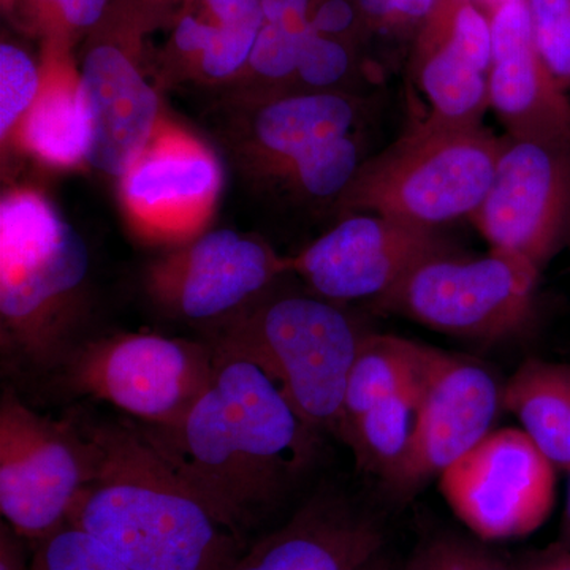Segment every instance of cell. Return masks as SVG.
<instances>
[{
	"label": "cell",
	"mask_w": 570,
	"mask_h": 570,
	"mask_svg": "<svg viewBox=\"0 0 570 570\" xmlns=\"http://www.w3.org/2000/svg\"><path fill=\"white\" fill-rule=\"evenodd\" d=\"M167 463L242 531L309 466L318 442L279 385L246 360H216L208 387L174 426H138Z\"/></svg>",
	"instance_id": "6da1fadb"
},
{
	"label": "cell",
	"mask_w": 570,
	"mask_h": 570,
	"mask_svg": "<svg viewBox=\"0 0 570 570\" xmlns=\"http://www.w3.org/2000/svg\"><path fill=\"white\" fill-rule=\"evenodd\" d=\"M97 474L67 524L99 539L130 570H225L243 553L232 527L130 423L86 426Z\"/></svg>",
	"instance_id": "7a4b0ae2"
},
{
	"label": "cell",
	"mask_w": 570,
	"mask_h": 570,
	"mask_svg": "<svg viewBox=\"0 0 570 570\" xmlns=\"http://www.w3.org/2000/svg\"><path fill=\"white\" fill-rule=\"evenodd\" d=\"M89 250L32 187L0 202V325L3 354L32 371L61 370L88 303Z\"/></svg>",
	"instance_id": "3957f363"
},
{
	"label": "cell",
	"mask_w": 570,
	"mask_h": 570,
	"mask_svg": "<svg viewBox=\"0 0 570 570\" xmlns=\"http://www.w3.org/2000/svg\"><path fill=\"white\" fill-rule=\"evenodd\" d=\"M219 325L216 360L262 367L314 430L340 438L348 373L370 333L351 314L317 295L262 296Z\"/></svg>",
	"instance_id": "277c9868"
},
{
	"label": "cell",
	"mask_w": 570,
	"mask_h": 570,
	"mask_svg": "<svg viewBox=\"0 0 570 570\" xmlns=\"http://www.w3.org/2000/svg\"><path fill=\"white\" fill-rule=\"evenodd\" d=\"M504 138L426 118L370 157L337 205L434 228L469 217L489 190Z\"/></svg>",
	"instance_id": "5b68a950"
},
{
	"label": "cell",
	"mask_w": 570,
	"mask_h": 570,
	"mask_svg": "<svg viewBox=\"0 0 570 570\" xmlns=\"http://www.w3.org/2000/svg\"><path fill=\"white\" fill-rule=\"evenodd\" d=\"M540 269L520 255L482 257L444 250L415 265L374 299V311L466 340L504 341L534 318Z\"/></svg>",
	"instance_id": "8992f818"
},
{
	"label": "cell",
	"mask_w": 570,
	"mask_h": 570,
	"mask_svg": "<svg viewBox=\"0 0 570 570\" xmlns=\"http://www.w3.org/2000/svg\"><path fill=\"white\" fill-rule=\"evenodd\" d=\"M61 370L81 395L107 401L148 426L186 417L216 371L212 344L122 333L81 343Z\"/></svg>",
	"instance_id": "52a82bcc"
},
{
	"label": "cell",
	"mask_w": 570,
	"mask_h": 570,
	"mask_svg": "<svg viewBox=\"0 0 570 570\" xmlns=\"http://www.w3.org/2000/svg\"><path fill=\"white\" fill-rule=\"evenodd\" d=\"M99 463V444L86 426L43 417L6 390L0 403V510L20 538L41 540L63 527Z\"/></svg>",
	"instance_id": "ba28073f"
},
{
	"label": "cell",
	"mask_w": 570,
	"mask_h": 570,
	"mask_svg": "<svg viewBox=\"0 0 570 570\" xmlns=\"http://www.w3.org/2000/svg\"><path fill=\"white\" fill-rule=\"evenodd\" d=\"M456 517L483 540L538 531L557 499V468L519 428L487 434L439 478Z\"/></svg>",
	"instance_id": "9c48e42d"
},
{
	"label": "cell",
	"mask_w": 570,
	"mask_h": 570,
	"mask_svg": "<svg viewBox=\"0 0 570 570\" xmlns=\"http://www.w3.org/2000/svg\"><path fill=\"white\" fill-rule=\"evenodd\" d=\"M502 392L504 382L482 363L428 346L417 425L403 459L382 480L389 494L412 497L474 449L504 409Z\"/></svg>",
	"instance_id": "30bf717a"
},
{
	"label": "cell",
	"mask_w": 570,
	"mask_h": 570,
	"mask_svg": "<svg viewBox=\"0 0 570 570\" xmlns=\"http://www.w3.org/2000/svg\"><path fill=\"white\" fill-rule=\"evenodd\" d=\"M469 219L490 249L542 269L570 227V148L504 137L489 190Z\"/></svg>",
	"instance_id": "8fae6325"
},
{
	"label": "cell",
	"mask_w": 570,
	"mask_h": 570,
	"mask_svg": "<svg viewBox=\"0 0 570 570\" xmlns=\"http://www.w3.org/2000/svg\"><path fill=\"white\" fill-rule=\"evenodd\" d=\"M284 275L287 257L264 239L219 228L157 258L146 273V288L175 316L220 324L258 302Z\"/></svg>",
	"instance_id": "7c38bea8"
},
{
	"label": "cell",
	"mask_w": 570,
	"mask_h": 570,
	"mask_svg": "<svg viewBox=\"0 0 570 570\" xmlns=\"http://www.w3.org/2000/svg\"><path fill=\"white\" fill-rule=\"evenodd\" d=\"M223 179L216 154L164 116L146 148L119 178L122 212L142 238L184 245L205 234Z\"/></svg>",
	"instance_id": "4fadbf2b"
},
{
	"label": "cell",
	"mask_w": 570,
	"mask_h": 570,
	"mask_svg": "<svg viewBox=\"0 0 570 570\" xmlns=\"http://www.w3.org/2000/svg\"><path fill=\"white\" fill-rule=\"evenodd\" d=\"M449 250L434 228L373 213L347 214L306 249L287 257L288 275L328 302L373 303L430 255Z\"/></svg>",
	"instance_id": "5bb4252c"
},
{
	"label": "cell",
	"mask_w": 570,
	"mask_h": 570,
	"mask_svg": "<svg viewBox=\"0 0 570 570\" xmlns=\"http://www.w3.org/2000/svg\"><path fill=\"white\" fill-rule=\"evenodd\" d=\"M490 67L489 14L474 0H438L412 47V77L430 104L428 118L482 126Z\"/></svg>",
	"instance_id": "9a60e30c"
},
{
	"label": "cell",
	"mask_w": 570,
	"mask_h": 570,
	"mask_svg": "<svg viewBox=\"0 0 570 570\" xmlns=\"http://www.w3.org/2000/svg\"><path fill=\"white\" fill-rule=\"evenodd\" d=\"M490 26L489 100L505 137L570 148L569 92L540 56L527 0L499 7Z\"/></svg>",
	"instance_id": "2e32d148"
},
{
	"label": "cell",
	"mask_w": 570,
	"mask_h": 570,
	"mask_svg": "<svg viewBox=\"0 0 570 570\" xmlns=\"http://www.w3.org/2000/svg\"><path fill=\"white\" fill-rule=\"evenodd\" d=\"M89 124L88 165L121 178L164 119L156 86L132 55L115 43H97L81 62Z\"/></svg>",
	"instance_id": "e0dca14e"
},
{
	"label": "cell",
	"mask_w": 570,
	"mask_h": 570,
	"mask_svg": "<svg viewBox=\"0 0 570 570\" xmlns=\"http://www.w3.org/2000/svg\"><path fill=\"white\" fill-rule=\"evenodd\" d=\"M381 547L376 521L337 499L318 498L225 570H360Z\"/></svg>",
	"instance_id": "ac0fdd59"
},
{
	"label": "cell",
	"mask_w": 570,
	"mask_h": 570,
	"mask_svg": "<svg viewBox=\"0 0 570 570\" xmlns=\"http://www.w3.org/2000/svg\"><path fill=\"white\" fill-rule=\"evenodd\" d=\"M247 151L254 170L277 179L303 154L355 134L367 100L360 94L288 92L253 102Z\"/></svg>",
	"instance_id": "d6986e66"
},
{
	"label": "cell",
	"mask_w": 570,
	"mask_h": 570,
	"mask_svg": "<svg viewBox=\"0 0 570 570\" xmlns=\"http://www.w3.org/2000/svg\"><path fill=\"white\" fill-rule=\"evenodd\" d=\"M9 142L48 167L88 165L91 124L80 70L58 58L41 67L39 96Z\"/></svg>",
	"instance_id": "ffe728a7"
},
{
	"label": "cell",
	"mask_w": 570,
	"mask_h": 570,
	"mask_svg": "<svg viewBox=\"0 0 570 570\" xmlns=\"http://www.w3.org/2000/svg\"><path fill=\"white\" fill-rule=\"evenodd\" d=\"M502 406L553 466L570 474V365L528 358L504 382Z\"/></svg>",
	"instance_id": "44dd1931"
},
{
	"label": "cell",
	"mask_w": 570,
	"mask_h": 570,
	"mask_svg": "<svg viewBox=\"0 0 570 570\" xmlns=\"http://www.w3.org/2000/svg\"><path fill=\"white\" fill-rule=\"evenodd\" d=\"M426 351L425 344L406 337L367 333L348 373L341 431L379 401L415 387Z\"/></svg>",
	"instance_id": "7402d4cb"
},
{
	"label": "cell",
	"mask_w": 570,
	"mask_h": 570,
	"mask_svg": "<svg viewBox=\"0 0 570 570\" xmlns=\"http://www.w3.org/2000/svg\"><path fill=\"white\" fill-rule=\"evenodd\" d=\"M420 382L379 401L373 407L351 420L341 431V441L351 448L356 466L384 480L414 436L419 415Z\"/></svg>",
	"instance_id": "603a6c76"
},
{
	"label": "cell",
	"mask_w": 570,
	"mask_h": 570,
	"mask_svg": "<svg viewBox=\"0 0 570 570\" xmlns=\"http://www.w3.org/2000/svg\"><path fill=\"white\" fill-rule=\"evenodd\" d=\"M358 132L335 138L295 160L276 181L307 200H340L365 163V146Z\"/></svg>",
	"instance_id": "cb8c5ba5"
},
{
	"label": "cell",
	"mask_w": 570,
	"mask_h": 570,
	"mask_svg": "<svg viewBox=\"0 0 570 570\" xmlns=\"http://www.w3.org/2000/svg\"><path fill=\"white\" fill-rule=\"evenodd\" d=\"M363 86L365 70L360 62L358 47L335 37L322 36L311 28L288 92H346L363 96L360 92Z\"/></svg>",
	"instance_id": "d4e9b609"
},
{
	"label": "cell",
	"mask_w": 570,
	"mask_h": 570,
	"mask_svg": "<svg viewBox=\"0 0 570 570\" xmlns=\"http://www.w3.org/2000/svg\"><path fill=\"white\" fill-rule=\"evenodd\" d=\"M29 570H130L99 539L63 524L39 540Z\"/></svg>",
	"instance_id": "484cf974"
},
{
	"label": "cell",
	"mask_w": 570,
	"mask_h": 570,
	"mask_svg": "<svg viewBox=\"0 0 570 570\" xmlns=\"http://www.w3.org/2000/svg\"><path fill=\"white\" fill-rule=\"evenodd\" d=\"M41 86V69L28 52L11 43L0 47V137L9 142L31 110Z\"/></svg>",
	"instance_id": "4316f807"
},
{
	"label": "cell",
	"mask_w": 570,
	"mask_h": 570,
	"mask_svg": "<svg viewBox=\"0 0 570 570\" xmlns=\"http://www.w3.org/2000/svg\"><path fill=\"white\" fill-rule=\"evenodd\" d=\"M527 7L543 62L570 92V0H527Z\"/></svg>",
	"instance_id": "83f0119b"
},
{
	"label": "cell",
	"mask_w": 570,
	"mask_h": 570,
	"mask_svg": "<svg viewBox=\"0 0 570 570\" xmlns=\"http://www.w3.org/2000/svg\"><path fill=\"white\" fill-rule=\"evenodd\" d=\"M371 33L415 39L438 0H356Z\"/></svg>",
	"instance_id": "f1b7e54d"
},
{
	"label": "cell",
	"mask_w": 570,
	"mask_h": 570,
	"mask_svg": "<svg viewBox=\"0 0 570 570\" xmlns=\"http://www.w3.org/2000/svg\"><path fill=\"white\" fill-rule=\"evenodd\" d=\"M406 570H515L474 543L448 539L430 543Z\"/></svg>",
	"instance_id": "f546056e"
},
{
	"label": "cell",
	"mask_w": 570,
	"mask_h": 570,
	"mask_svg": "<svg viewBox=\"0 0 570 570\" xmlns=\"http://www.w3.org/2000/svg\"><path fill=\"white\" fill-rule=\"evenodd\" d=\"M311 28L356 47L371 33L356 0H317L311 14Z\"/></svg>",
	"instance_id": "4dcf8cb0"
},
{
	"label": "cell",
	"mask_w": 570,
	"mask_h": 570,
	"mask_svg": "<svg viewBox=\"0 0 570 570\" xmlns=\"http://www.w3.org/2000/svg\"><path fill=\"white\" fill-rule=\"evenodd\" d=\"M48 2L59 10L66 24L86 29L100 21L108 0H48Z\"/></svg>",
	"instance_id": "1f68e13d"
},
{
	"label": "cell",
	"mask_w": 570,
	"mask_h": 570,
	"mask_svg": "<svg viewBox=\"0 0 570 570\" xmlns=\"http://www.w3.org/2000/svg\"><path fill=\"white\" fill-rule=\"evenodd\" d=\"M317 0H262L265 21L283 17H309Z\"/></svg>",
	"instance_id": "d6a6232c"
},
{
	"label": "cell",
	"mask_w": 570,
	"mask_h": 570,
	"mask_svg": "<svg viewBox=\"0 0 570 570\" xmlns=\"http://www.w3.org/2000/svg\"><path fill=\"white\" fill-rule=\"evenodd\" d=\"M18 534L6 523L0 532V570H26Z\"/></svg>",
	"instance_id": "836d02e7"
},
{
	"label": "cell",
	"mask_w": 570,
	"mask_h": 570,
	"mask_svg": "<svg viewBox=\"0 0 570 570\" xmlns=\"http://www.w3.org/2000/svg\"><path fill=\"white\" fill-rule=\"evenodd\" d=\"M521 570H570V550L543 554Z\"/></svg>",
	"instance_id": "e575fe53"
},
{
	"label": "cell",
	"mask_w": 570,
	"mask_h": 570,
	"mask_svg": "<svg viewBox=\"0 0 570 570\" xmlns=\"http://www.w3.org/2000/svg\"><path fill=\"white\" fill-rule=\"evenodd\" d=\"M475 3L485 11L487 14L493 13L499 7L505 6V3L513 2V0H474Z\"/></svg>",
	"instance_id": "d590c367"
},
{
	"label": "cell",
	"mask_w": 570,
	"mask_h": 570,
	"mask_svg": "<svg viewBox=\"0 0 570 570\" xmlns=\"http://www.w3.org/2000/svg\"><path fill=\"white\" fill-rule=\"evenodd\" d=\"M360 570H392V568H390L389 562L381 557V553H377L376 557L371 558Z\"/></svg>",
	"instance_id": "8d00e7d4"
},
{
	"label": "cell",
	"mask_w": 570,
	"mask_h": 570,
	"mask_svg": "<svg viewBox=\"0 0 570 570\" xmlns=\"http://www.w3.org/2000/svg\"><path fill=\"white\" fill-rule=\"evenodd\" d=\"M564 527H566V538H568L569 546H570V483H569L568 508H566V515H564Z\"/></svg>",
	"instance_id": "74e56055"
},
{
	"label": "cell",
	"mask_w": 570,
	"mask_h": 570,
	"mask_svg": "<svg viewBox=\"0 0 570 570\" xmlns=\"http://www.w3.org/2000/svg\"><path fill=\"white\" fill-rule=\"evenodd\" d=\"M569 230H570V227H569Z\"/></svg>",
	"instance_id": "f35d334b"
}]
</instances>
